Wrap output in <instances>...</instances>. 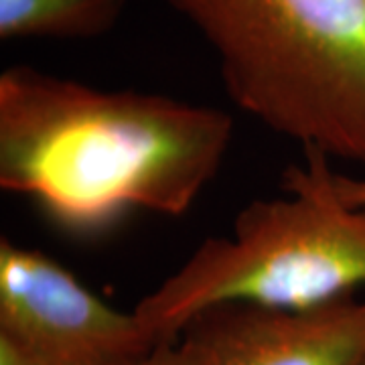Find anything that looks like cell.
Returning <instances> with one entry per match:
<instances>
[{
    "label": "cell",
    "mask_w": 365,
    "mask_h": 365,
    "mask_svg": "<svg viewBox=\"0 0 365 365\" xmlns=\"http://www.w3.org/2000/svg\"><path fill=\"white\" fill-rule=\"evenodd\" d=\"M266 130L365 170V0H169Z\"/></svg>",
    "instance_id": "7a4b0ae2"
},
{
    "label": "cell",
    "mask_w": 365,
    "mask_h": 365,
    "mask_svg": "<svg viewBox=\"0 0 365 365\" xmlns=\"http://www.w3.org/2000/svg\"><path fill=\"white\" fill-rule=\"evenodd\" d=\"M140 365H211V355L201 341L182 333L179 341L160 345Z\"/></svg>",
    "instance_id": "52a82bcc"
},
{
    "label": "cell",
    "mask_w": 365,
    "mask_h": 365,
    "mask_svg": "<svg viewBox=\"0 0 365 365\" xmlns=\"http://www.w3.org/2000/svg\"><path fill=\"white\" fill-rule=\"evenodd\" d=\"M0 365H41L16 343L0 335Z\"/></svg>",
    "instance_id": "9c48e42d"
},
{
    "label": "cell",
    "mask_w": 365,
    "mask_h": 365,
    "mask_svg": "<svg viewBox=\"0 0 365 365\" xmlns=\"http://www.w3.org/2000/svg\"><path fill=\"white\" fill-rule=\"evenodd\" d=\"M361 365H365V361H364V364H361Z\"/></svg>",
    "instance_id": "30bf717a"
},
{
    "label": "cell",
    "mask_w": 365,
    "mask_h": 365,
    "mask_svg": "<svg viewBox=\"0 0 365 365\" xmlns=\"http://www.w3.org/2000/svg\"><path fill=\"white\" fill-rule=\"evenodd\" d=\"M211 365H361L365 300L347 297L304 311L217 304L185 327Z\"/></svg>",
    "instance_id": "5b68a950"
},
{
    "label": "cell",
    "mask_w": 365,
    "mask_h": 365,
    "mask_svg": "<svg viewBox=\"0 0 365 365\" xmlns=\"http://www.w3.org/2000/svg\"><path fill=\"white\" fill-rule=\"evenodd\" d=\"M128 0H0V39H93L110 33Z\"/></svg>",
    "instance_id": "8992f818"
},
{
    "label": "cell",
    "mask_w": 365,
    "mask_h": 365,
    "mask_svg": "<svg viewBox=\"0 0 365 365\" xmlns=\"http://www.w3.org/2000/svg\"><path fill=\"white\" fill-rule=\"evenodd\" d=\"M232 138L234 120L213 106L31 66L0 73V187L71 234H104L134 211L189 213Z\"/></svg>",
    "instance_id": "6da1fadb"
},
{
    "label": "cell",
    "mask_w": 365,
    "mask_h": 365,
    "mask_svg": "<svg viewBox=\"0 0 365 365\" xmlns=\"http://www.w3.org/2000/svg\"><path fill=\"white\" fill-rule=\"evenodd\" d=\"M331 185L341 201L355 207H365V177H349L333 169Z\"/></svg>",
    "instance_id": "ba28073f"
},
{
    "label": "cell",
    "mask_w": 365,
    "mask_h": 365,
    "mask_svg": "<svg viewBox=\"0 0 365 365\" xmlns=\"http://www.w3.org/2000/svg\"><path fill=\"white\" fill-rule=\"evenodd\" d=\"M0 335L41 365H140L160 345L45 252L0 240Z\"/></svg>",
    "instance_id": "277c9868"
},
{
    "label": "cell",
    "mask_w": 365,
    "mask_h": 365,
    "mask_svg": "<svg viewBox=\"0 0 365 365\" xmlns=\"http://www.w3.org/2000/svg\"><path fill=\"white\" fill-rule=\"evenodd\" d=\"M282 175L287 195L256 199L227 235L203 240L132 309L158 343H175L217 304L304 311L365 287V207L341 201L331 160L304 153Z\"/></svg>",
    "instance_id": "3957f363"
}]
</instances>
